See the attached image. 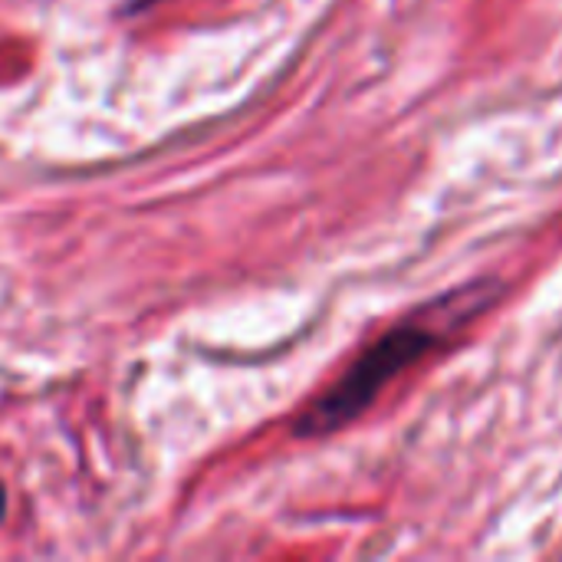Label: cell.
<instances>
[{
    "mask_svg": "<svg viewBox=\"0 0 562 562\" xmlns=\"http://www.w3.org/2000/svg\"><path fill=\"white\" fill-rule=\"evenodd\" d=\"M0 517H3V491H0Z\"/></svg>",
    "mask_w": 562,
    "mask_h": 562,
    "instance_id": "7a4b0ae2",
    "label": "cell"
},
{
    "mask_svg": "<svg viewBox=\"0 0 562 562\" xmlns=\"http://www.w3.org/2000/svg\"><path fill=\"white\" fill-rule=\"evenodd\" d=\"M491 290L481 283L474 293H458V300H441L438 306H428L422 316L398 323L382 339H375L319 398H313L300 418L293 422L296 438H326L352 425L359 415H366L382 389L398 379L402 372L425 362L448 333H454L461 323H468L477 310L487 306Z\"/></svg>",
    "mask_w": 562,
    "mask_h": 562,
    "instance_id": "6da1fadb",
    "label": "cell"
}]
</instances>
